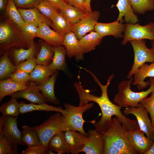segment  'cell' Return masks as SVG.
<instances>
[{
	"mask_svg": "<svg viewBox=\"0 0 154 154\" xmlns=\"http://www.w3.org/2000/svg\"><path fill=\"white\" fill-rule=\"evenodd\" d=\"M84 70L88 72L92 76L94 80L98 85L101 90V95L98 96L90 93L88 89H84L82 86L78 83H75L74 86L79 98V106H83L89 102H94L99 106L102 113L101 117L98 123L103 124L110 119V117L113 112L117 105L112 102L109 99L108 95V89L111 81L114 78V75L111 74L108 77L105 85H103L97 77L92 72L85 68Z\"/></svg>",
	"mask_w": 154,
	"mask_h": 154,
	"instance_id": "obj_1",
	"label": "cell"
},
{
	"mask_svg": "<svg viewBox=\"0 0 154 154\" xmlns=\"http://www.w3.org/2000/svg\"><path fill=\"white\" fill-rule=\"evenodd\" d=\"M127 131L116 117L112 118L101 134L104 142L103 154H137L128 140Z\"/></svg>",
	"mask_w": 154,
	"mask_h": 154,
	"instance_id": "obj_2",
	"label": "cell"
},
{
	"mask_svg": "<svg viewBox=\"0 0 154 154\" xmlns=\"http://www.w3.org/2000/svg\"><path fill=\"white\" fill-rule=\"evenodd\" d=\"M133 78L121 81L118 86V91L113 99L114 102L122 107H137L139 103L154 91V77L150 78L149 88L146 90L135 92L131 90L130 85Z\"/></svg>",
	"mask_w": 154,
	"mask_h": 154,
	"instance_id": "obj_3",
	"label": "cell"
},
{
	"mask_svg": "<svg viewBox=\"0 0 154 154\" xmlns=\"http://www.w3.org/2000/svg\"><path fill=\"white\" fill-rule=\"evenodd\" d=\"M15 46L29 48L23 38L21 28L6 18L0 23V49L6 51Z\"/></svg>",
	"mask_w": 154,
	"mask_h": 154,
	"instance_id": "obj_4",
	"label": "cell"
},
{
	"mask_svg": "<svg viewBox=\"0 0 154 154\" xmlns=\"http://www.w3.org/2000/svg\"><path fill=\"white\" fill-rule=\"evenodd\" d=\"M94 104V103H87L84 106L76 107L70 104L64 103V105L68 112L66 114L63 115L66 131H78L88 135L83 128L84 123L86 121L83 119L82 115L84 112L92 108Z\"/></svg>",
	"mask_w": 154,
	"mask_h": 154,
	"instance_id": "obj_5",
	"label": "cell"
},
{
	"mask_svg": "<svg viewBox=\"0 0 154 154\" xmlns=\"http://www.w3.org/2000/svg\"><path fill=\"white\" fill-rule=\"evenodd\" d=\"M39 136L40 144L48 147L50 139L61 131H66L63 115L58 112L50 116L40 125L34 127Z\"/></svg>",
	"mask_w": 154,
	"mask_h": 154,
	"instance_id": "obj_6",
	"label": "cell"
},
{
	"mask_svg": "<svg viewBox=\"0 0 154 154\" xmlns=\"http://www.w3.org/2000/svg\"><path fill=\"white\" fill-rule=\"evenodd\" d=\"M129 42L133 49L134 58L131 68L127 76L128 79L132 78L138 69L146 62H154V53L147 47L144 39L132 40Z\"/></svg>",
	"mask_w": 154,
	"mask_h": 154,
	"instance_id": "obj_7",
	"label": "cell"
},
{
	"mask_svg": "<svg viewBox=\"0 0 154 154\" xmlns=\"http://www.w3.org/2000/svg\"><path fill=\"white\" fill-rule=\"evenodd\" d=\"M123 32V38L121 42L123 45L132 40L148 39L154 40V23L149 22L143 26L137 23H126Z\"/></svg>",
	"mask_w": 154,
	"mask_h": 154,
	"instance_id": "obj_8",
	"label": "cell"
},
{
	"mask_svg": "<svg viewBox=\"0 0 154 154\" xmlns=\"http://www.w3.org/2000/svg\"><path fill=\"white\" fill-rule=\"evenodd\" d=\"M0 133L14 146L23 145L21 139V132L17 127V116L0 117Z\"/></svg>",
	"mask_w": 154,
	"mask_h": 154,
	"instance_id": "obj_9",
	"label": "cell"
},
{
	"mask_svg": "<svg viewBox=\"0 0 154 154\" xmlns=\"http://www.w3.org/2000/svg\"><path fill=\"white\" fill-rule=\"evenodd\" d=\"M148 111L139 103L137 107H126L123 111L126 115L131 114L136 117L140 130L143 131L149 138L154 141L151 121L148 116Z\"/></svg>",
	"mask_w": 154,
	"mask_h": 154,
	"instance_id": "obj_10",
	"label": "cell"
},
{
	"mask_svg": "<svg viewBox=\"0 0 154 154\" xmlns=\"http://www.w3.org/2000/svg\"><path fill=\"white\" fill-rule=\"evenodd\" d=\"M100 15V13L98 11L87 13L78 22L73 25L72 31L78 39L94 30Z\"/></svg>",
	"mask_w": 154,
	"mask_h": 154,
	"instance_id": "obj_11",
	"label": "cell"
},
{
	"mask_svg": "<svg viewBox=\"0 0 154 154\" xmlns=\"http://www.w3.org/2000/svg\"><path fill=\"white\" fill-rule=\"evenodd\" d=\"M145 133L140 129L127 132L129 143L131 147L137 154H145L154 141L145 136Z\"/></svg>",
	"mask_w": 154,
	"mask_h": 154,
	"instance_id": "obj_12",
	"label": "cell"
},
{
	"mask_svg": "<svg viewBox=\"0 0 154 154\" xmlns=\"http://www.w3.org/2000/svg\"><path fill=\"white\" fill-rule=\"evenodd\" d=\"M87 133L85 145L81 152L86 154H103L104 142L102 134L95 129H90Z\"/></svg>",
	"mask_w": 154,
	"mask_h": 154,
	"instance_id": "obj_13",
	"label": "cell"
},
{
	"mask_svg": "<svg viewBox=\"0 0 154 154\" xmlns=\"http://www.w3.org/2000/svg\"><path fill=\"white\" fill-rule=\"evenodd\" d=\"M63 45L65 47L67 57H74L76 61L84 59V53L80 45L79 40L72 31L64 36Z\"/></svg>",
	"mask_w": 154,
	"mask_h": 154,
	"instance_id": "obj_14",
	"label": "cell"
},
{
	"mask_svg": "<svg viewBox=\"0 0 154 154\" xmlns=\"http://www.w3.org/2000/svg\"><path fill=\"white\" fill-rule=\"evenodd\" d=\"M35 82L29 81L25 89L19 91L10 95L16 99H25L31 103L37 104L45 103L44 99Z\"/></svg>",
	"mask_w": 154,
	"mask_h": 154,
	"instance_id": "obj_15",
	"label": "cell"
},
{
	"mask_svg": "<svg viewBox=\"0 0 154 154\" xmlns=\"http://www.w3.org/2000/svg\"><path fill=\"white\" fill-rule=\"evenodd\" d=\"M133 85L137 86V89L140 90L150 85L149 81L145 80L148 77H154V62L150 64L145 63L139 67L134 74Z\"/></svg>",
	"mask_w": 154,
	"mask_h": 154,
	"instance_id": "obj_16",
	"label": "cell"
},
{
	"mask_svg": "<svg viewBox=\"0 0 154 154\" xmlns=\"http://www.w3.org/2000/svg\"><path fill=\"white\" fill-rule=\"evenodd\" d=\"M125 25L116 20L114 22L104 23L97 22L94 30L103 37L106 36H113L116 38L123 37Z\"/></svg>",
	"mask_w": 154,
	"mask_h": 154,
	"instance_id": "obj_17",
	"label": "cell"
},
{
	"mask_svg": "<svg viewBox=\"0 0 154 154\" xmlns=\"http://www.w3.org/2000/svg\"><path fill=\"white\" fill-rule=\"evenodd\" d=\"M47 24H40L37 37L40 38L53 47L63 45L64 36L51 29Z\"/></svg>",
	"mask_w": 154,
	"mask_h": 154,
	"instance_id": "obj_18",
	"label": "cell"
},
{
	"mask_svg": "<svg viewBox=\"0 0 154 154\" xmlns=\"http://www.w3.org/2000/svg\"><path fill=\"white\" fill-rule=\"evenodd\" d=\"M56 71L46 81L37 84V86L44 99L45 102L52 103L56 105L60 103L56 97L54 92V86L58 74Z\"/></svg>",
	"mask_w": 154,
	"mask_h": 154,
	"instance_id": "obj_19",
	"label": "cell"
},
{
	"mask_svg": "<svg viewBox=\"0 0 154 154\" xmlns=\"http://www.w3.org/2000/svg\"><path fill=\"white\" fill-rule=\"evenodd\" d=\"M119 10V14L117 20L122 23L135 24L139 21L137 16L135 15L129 0H118L116 5Z\"/></svg>",
	"mask_w": 154,
	"mask_h": 154,
	"instance_id": "obj_20",
	"label": "cell"
},
{
	"mask_svg": "<svg viewBox=\"0 0 154 154\" xmlns=\"http://www.w3.org/2000/svg\"><path fill=\"white\" fill-rule=\"evenodd\" d=\"M71 130L65 131V137L68 144L70 153L77 154L81 152L84 147L88 135Z\"/></svg>",
	"mask_w": 154,
	"mask_h": 154,
	"instance_id": "obj_21",
	"label": "cell"
},
{
	"mask_svg": "<svg viewBox=\"0 0 154 154\" xmlns=\"http://www.w3.org/2000/svg\"><path fill=\"white\" fill-rule=\"evenodd\" d=\"M39 43L34 42L27 49L23 48H14L12 52V55L14 64L16 66L25 60L34 58L40 50Z\"/></svg>",
	"mask_w": 154,
	"mask_h": 154,
	"instance_id": "obj_22",
	"label": "cell"
},
{
	"mask_svg": "<svg viewBox=\"0 0 154 154\" xmlns=\"http://www.w3.org/2000/svg\"><path fill=\"white\" fill-rule=\"evenodd\" d=\"M35 111H55L60 112L63 115H65L68 112L66 110L63 109L61 106H51L45 103L37 104L32 103L27 104L23 102L19 103V111L20 114H23Z\"/></svg>",
	"mask_w": 154,
	"mask_h": 154,
	"instance_id": "obj_23",
	"label": "cell"
},
{
	"mask_svg": "<svg viewBox=\"0 0 154 154\" xmlns=\"http://www.w3.org/2000/svg\"><path fill=\"white\" fill-rule=\"evenodd\" d=\"M17 9L25 23L35 22L39 24L44 23L50 26L52 25V21L43 15L36 7L28 9Z\"/></svg>",
	"mask_w": 154,
	"mask_h": 154,
	"instance_id": "obj_24",
	"label": "cell"
},
{
	"mask_svg": "<svg viewBox=\"0 0 154 154\" xmlns=\"http://www.w3.org/2000/svg\"><path fill=\"white\" fill-rule=\"evenodd\" d=\"M40 48L36 58L37 64L48 66L53 59L54 52L53 46L42 39L39 40Z\"/></svg>",
	"mask_w": 154,
	"mask_h": 154,
	"instance_id": "obj_25",
	"label": "cell"
},
{
	"mask_svg": "<svg viewBox=\"0 0 154 154\" xmlns=\"http://www.w3.org/2000/svg\"><path fill=\"white\" fill-rule=\"evenodd\" d=\"M48 148L57 152L58 154L70 153L69 147L65 137V131H60L52 136L48 143Z\"/></svg>",
	"mask_w": 154,
	"mask_h": 154,
	"instance_id": "obj_26",
	"label": "cell"
},
{
	"mask_svg": "<svg viewBox=\"0 0 154 154\" xmlns=\"http://www.w3.org/2000/svg\"><path fill=\"white\" fill-rule=\"evenodd\" d=\"M28 84H21L14 81L11 78L0 81V102L5 96L27 88Z\"/></svg>",
	"mask_w": 154,
	"mask_h": 154,
	"instance_id": "obj_27",
	"label": "cell"
},
{
	"mask_svg": "<svg viewBox=\"0 0 154 154\" xmlns=\"http://www.w3.org/2000/svg\"><path fill=\"white\" fill-rule=\"evenodd\" d=\"M54 55L51 63L48 66L53 71L61 70L65 71L66 68L65 57L66 52L65 47L62 46L53 47Z\"/></svg>",
	"mask_w": 154,
	"mask_h": 154,
	"instance_id": "obj_28",
	"label": "cell"
},
{
	"mask_svg": "<svg viewBox=\"0 0 154 154\" xmlns=\"http://www.w3.org/2000/svg\"><path fill=\"white\" fill-rule=\"evenodd\" d=\"M103 38L96 31H92L80 38L79 43L84 54L94 50Z\"/></svg>",
	"mask_w": 154,
	"mask_h": 154,
	"instance_id": "obj_29",
	"label": "cell"
},
{
	"mask_svg": "<svg viewBox=\"0 0 154 154\" xmlns=\"http://www.w3.org/2000/svg\"><path fill=\"white\" fill-rule=\"evenodd\" d=\"M51 27L59 34L64 35L72 31L73 25L70 23L60 12L58 13L52 21Z\"/></svg>",
	"mask_w": 154,
	"mask_h": 154,
	"instance_id": "obj_30",
	"label": "cell"
},
{
	"mask_svg": "<svg viewBox=\"0 0 154 154\" xmlns=\"http://www.w3.org/2000/svg\"><path fill=\"white\" fill-rule=\"evenodd\" d=\"M59 11L66 19L73 25L78 22L86 13L67 4L62 9Z\"/></svg>",
	"mask_w": 154,
	"mask_h": 154,
	"instance_id": "obj_31",
	"label": "cell"
},
{
	"mask_svg": "<svg viewBox=\"0 0 154 154\" xmlns=\"http://www.w3.org/2000/svg\"><path fill=\"white\" fill-rule=\"evenodd\" d=\"M55 71L50 70L48 66L38 64L29 74L30 81L40 84L46 80Z\"/></svg>",
	"mask_w": 154,
	"mask_h": 154,
	"instance_id": "obj_32",
	"label": "cell"
},
{
	"mask_svg": "<svg viewBox=\"0 0 154 154\" xmlns=\"http://www.w3.org/2000/svg\"><path fill=\"white\" fill-rule=\"evenodd\" d=\"M21 139L23 144L27 145L28 147L41 144L38 133L34 127L23 126L21 132Z\"/></svg>",
	"mask_w": 154,
	"mask_h": 154,
	"instance_id": "obj_33",
	"label": "cell"
},
{
	"mask_svg": "<svg viewBox=\"0 0 154 154\" xmlns=\"http://www.w3.org/2000/svg\"><path fill=\"white\" fill-rule=\"evenodd\" d=\"M16 69V66L12 63L8 57V50L6 51L0 57V80L9 78Z\"/></svg>",
	"mask_w": 154,
	"mask_h": 154,
	"instance_id": "obj_34",
	"label": "cell"
},
{
	"mask_svg": "<svg viewBox=\"0 0 154 154\" xmlns=\"http://www.w3.org/2000/svg\"><path fill=\"white\" fill-rule=\"evenodd\" d=\"M39 24L35 22L25 23L21 29L23 38L29 48L37 37Z\"/></svg>",
	"mask_w": 154,
	"mask_h": 154,
	"instance_id": "obj_35",
	"label": "cell"
},
{
	"mask_svg": "<svg viewBox=\"0 0 154 154\" xmlns=\"http://www.w3.org/2000/svg\"><path fill=\"white\" fill-rule=\"evenodd\" d=\"M5 13L6 18L21 28L25 22L13 0H8Z\"/></svg>",
	"mask_w": 154,
	"mask_h": 154,
	"instance_id": "obj_36",
	"label": "cell"
},
{
	"mask_svg": "<svg viewBox=\"0 0 154 154\" xmlns=\"http://www.w3.org/2000/svg\"><path fill=\"white\" fill-rule=\"evenodd\" d=\"M17 99L11 96L10 100L0 106V112L4 116H17L20 114L19 103Z\"/></svg>",
	"mask_w": 154,
	"mask_h": 154,
	"instance_id": "obj_37",
	"label": "cell"
},
{
	"mask_svg": "<svg viewBox=\"0 0 154 154\" xmlns=\"http://www.w3.org/2000/svg\"><path fill=\"white\" fill-rule=\"evenodd\" d=\"M135 13L143 14L154 9V0H129Z\"/></svg>",
	"mask_w": 154,
	"mask_h": 154,
	"instance_id": "obj_38",
	"label": "cell"
},
{
	"mask_svg": "<svg viewBox=\"0 0 154 154\" xmlns=\"http://www.w3.org/2000/svg\"><path fill=\"white\" fill-rule=\"evenodd\" d=\"M43 15L52 21L59 10L48 2L42 0L36 7Z\"/></svg>",
	"mask_w": 154,
	"mask_h": 154,
	"instance_id": "obj_39",
	"label": "cell"
},
{
	"mask_svg": "<svg viewBox=\"0 0 154 154\" xmlns=\"http://www.w3.org/2000/svg\"><path fill=\"white\" fill-rule=\"evenodd\" d=\"M18 153L17 146H14L0 133V154Z\"/></svg>",
	"mask_w": 154,
	"mask_h": 154,
	"instance_id": "obj_40",
	"label": "cell"
},
{
	"mask_svg": "<svg viewBox=\"0 0 154 154\" xmlns=\"http://www.w3.org/2000/svg\"><path fill=\"white\" fill-rule=\"evenodd\" d=\"M139 103L145 108L151 116L152 126L154 128V91L151 93L149 97L143 99Z\"/></svg>",
	"mask_w": 154,
	"mask_h": 154,
	"instance_id": "obj_41",
	"label": "cell"
},
{
	"mask_svg": "<svg viewBox=\"0 0 154 154\" xmlns=\"http://www.w3.org/2000/svg\"><path fill=\"white\" fill-rule=\"evenodd\" d=\"M38 64L35 57L32 58L16 65V70L25 72L30 74Z\"/></svg>",
	"mask_w": 154,
	"mask_h": 154,
	"instance_id": "obj_42",
	"label": "cell"
},
{
	"mask_svg": "<svg viewBox=\"0 0 154 154\" xmlns=\"http://www.w3.org/2000/svg\"><path fill=\"white\" fill-rule=\"evenodd\" d=\"M14 81L21 84H28L30 81V75L25 72L16 70L10 76Z\"/></svg>",
	"mask_w": 154,
	"mask_h": 154,
	"instance_id": "obj_43",
	"label": "cell"
},
{
	"mask_svg": "<svg viewBox=\"0 0 154 154\" xmlns=\"http://www.w3.org/2000/svg\"><path fill=\"white\" fill-rule=\"evenodd\" d=\"M42 0H13L17 8L28 9L36 7Z\"/></svg>",
	"mask_w": 154,
	"mask_h": 154,
	"instance_id": "obj_44",
	"label": "cell"
},
{
	"mask_svg": "<svg viewBox=\"0 0 154 154\" xmlns=\"http://www.w3.org/2000/svg\"><path fill=\"white\" fill-rule=\"evenodd\" d=\"M48 148L47 147L40 144L28 147L25 150H23L21 154H46Z\"/></svg>",
	"mask_w": 154,
	"mask_h": 154,
	"instance_id": "obj_45",
	"label": "cell"
},
{
	"mask_svg": "<svg viewBox=\"0 0 154 154\" xmlns=\"http://www.w3.org/2000/svg\"><path fill=\"white\" fill-rule=\"evenodd\" d=\"M66 3L86 13L85 6V0H65Z\"/></svg>",
	"mask_w": 154,
	"mask_h": 154,
	"instance_id": "obj_46",
	"label": "cell"
},
{
	"mask_svg": "<svg viewBox=\"0 0 154 154\" xmlns=\"http://www.w3.org/2000/svg\"><path fill=\"white\" fill-rule=\"evenodd\" d=\"M46 1L58 9L59 10L62 9L67 4L65 0H43Z\"/></svg>",
	"mask_w": 154,
	"mask_h": 154,
	"instance_id": "obj_47",
	"label": "cell"
},
{
	"mask_svg": "<svg viewBox=\"0 0 154 154\" xmlns=\"http://www.w3.org/2000/svg\"><path fill=\"white\" fill-rule=\"evenodd\" d=\"M9 0H0V10L1 12H5Z\"/></svg>",
	"mask_w": 154,
	"mask_h": 154,
	"instance_id": "obj_48",
	"label": "cell"
},
{
	"mask_svg": "<svg viewBox=\"0 0 154 154\" xmlns=\"http://www.w3.org/2000/svg\"><path fill=\"white\" fill-rule=\"evenodd\" d=\"M91 0H85V6L86 13L92 11L90 6Z\"/></svg>",
	"mask_w": 154,
	"mask_h": 154,
	"instance_id": "obj_49",
	"label": "cell"
},
{
	"mask_svg": "<svg viewBox=\"0 0 154 154\" xmlns=\"http://www.w3.org/2000/svg\"><path fill=\"white\" fill-rule=\"evenodd\" d=\"M145 154H154V141L149 149Z\"/></svg>",
	"mask_w": 154,
	"mask_h": 154,
	"instance_id": "obj_50",
	"label": "cell"
},
{
	"mask_svg": "<svg viewBox=\"0 0 154 154\" xmlns=\"http://www.w3.org/2000/svg\"><path fill=\"white\" fill-rule=\"evenodd\" d=\"M154 53V40H152L151 42V48H150Z\"/></svg>",
	"mask_w": 154,
	"mask_h": 154,
	"instance_id": "obj_51",
	"label": "cell"
},
{
	"mask_svg": "<svg viewBox=\"0 0 154 154\" xmlns=\"http://www.w3.org/2000/svg\"><path fill=\"white\" fill-rule=\"evenodd\" d=\"M52 150L50 149H48V150L47 152V154H54L52 151Z\"/></svg>",
	"mask_w": 154,
	"mask_h": 154,
	"instance_id": "obj_52",
	"label": "cell"
},
{
	"mask_svg": "<svg viewBox=\"0 0 154 154\" xmlns=\"http://www.w3.org/2000/svg\"><path fill=\"white\" fill-rule=\"evenodd\" d=\"M153 132L154 137V128H153Z\"/></svg>",
	"mask_w": 154,
	"mask_h": 154,
	"instance_id": "obj_53",
	"label": "cell"
}]
</instances>
